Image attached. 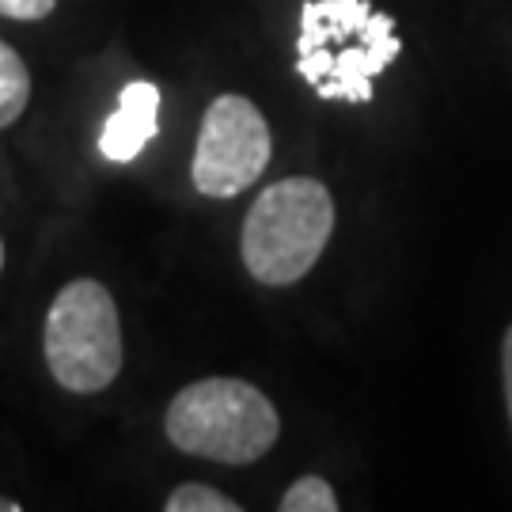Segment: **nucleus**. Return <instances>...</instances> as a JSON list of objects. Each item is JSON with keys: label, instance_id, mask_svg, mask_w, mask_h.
Masks as SVG:
<instances>
[{"label": "nucleus", "instance_id": "nucleus-1", "mask_svg": "<svg viewBox=\"0 0 512 512\" xmlns=\"http://www.w3.org/2000/svg\"><path fill=\"white\" fill-rule=\"evenodd\" d=\"M395 19L368 0H308L300 8L296 73L323 99L372 103V80L399 57Z\"/></svg>", "mask_w": 512, "mask_h": 512}, {"label": "nucleus", "instance_id": "nucleus-2", "mask_svg": "<svg viewBox=\"0 0 512 512\" xmlns=\"http://www.w3.org/2000/svg\"><path fill=\"white\" fill-rule=\"evenodd\" d=\"M167 440L186 452L213 463H255L274 448L281 433L274 403L232 376H209L183 387L167 406Z\"/></svg>", "mask_w": 512, "mask_h": 512}, {"label": "nucleus", "instance_id": "nucleus-3", "mask_svg": "<svg viewBox=\"0 0 512 512\" xmlns=\"http://www.w3.org/2000/svg\"><path fill=\"white\" fill-rule=\"evenodd\" d=\"M334 232V198L319 179L293 175L262 190L243 224V266L258 285H296Z\"/></svg>", "mask_w": 512, "mask_h": 512}, {"label": "nucleus", "instance_id": "nucleus-4", "mask_svg": "<svg viewBox=\"0 0 512 512\" xmlns=\"http://www.w3.org/2000/svg\"><path fill=\"white\" fill-rule=\"evenodd\" d=\"M46 365L65 391L99 395L122 372V323L114 296L80 277L69 281L46 315Z\"/></svg>", "mask_w": 512, "mask_h": 512}, {"label": "nucleus", "instance_id": "nucleus-5", "mask_svg": "<svg viewBox=\"0 0 512 512\" xmlns=\"http://www.w3.org/2000/svg\"><path fill=\"white\" fill-rule=\"evenodd\" d=\"M270 126L247 95H220L209 103L194 148V186L205 198H236L270 164Z\"/></svg>", "mask_w": 512, "mask_h": 512}, {"label": "nucleus", "instance_id": "nucleus-6", "mask_svg": "<svg viewBox=\"0 0 512 512\" xmlns=\"http://www.w3.org/2000/svg\"><path fill=\"white\" fill-rule=\"evenodd\" d=\"M156 122H160V88L148 80H133L118 95V110L103 122L99 152L110 164L137 160L148 141L156 137Z\"/></svg>", "mask_w": 512, "mask_h": 512}, {"label": "nucleus", "instance_id": "nucleus-7", "mask_svg": "<svg viewBox=\"0 0 512 512\" xmlns=\"http://www.w3.org/2000/svg\"><path fill=\"white\" fill-rule=\"evenodd\" d=\"M27 103H31V73L23 57L8 42H0V129L19 122Z\"/></svg>", "mask_w": 512, "mask_h": 512}, {"label": "nucleus", "instance_id": "nucleus-8", "mask_svg": "<svg viewBox=\"0 0 512 512\" xmlns=\"http://www.w3.org/2000/svg\"><path fill=\"white\" fill-rule=\"evenodd\" d=\"M281 512H338V494L327 478L304 475L281 494Z\"/></svg>", "mask_w": 512, "mask_h": 512}, {"label": "nucleus", "instance_id": "nucleus-9", "mask_svg": "<svg viewBox=\"0 0 512 512\" xmlns=\"http://www.w3.org/2000/svg\"><path fill=\"white\" fill-rule=\"evenodd\" d=\"M167 512H239L232 497H224L220 490L205 486V482H186L175 494L167 497Z\"/></svg>", "mask_w": 512, "mask_h": 512}, {"label": "nucleus", "instance_id": "nucleus-10", "mask_svg": "<svg viewBox=\"0 0 512 512\" xmlns=\"http://www.w3.org/2000/svg\"><path fill=\"white\" fill-rule=\"evenodd\" d=\"M57 0H0V16L8 19H46Z\"/></svg>", "mask_w": 512, "mask_h": 512}, {"label": "nucleus", "instance_id": "nucleus-11", "mask_svg": "<svg viewBox=\"0 0 512 512\" xmlns=\"http://www.w3.org/2000/svg\"><path fill=\"white\" fill-rule=\"evenodd\" d=\"M501 372H505V403H509L512 421V327L505 330V346H501Z\"/></svg>", "mask_w": 512, "mask_h": 512}, {"label": "nucleus", "instance_id": "nucleus-12", "mask_svg": "<svg viewBox=\"0 0 512 512\" xmlns=\"http://www.w3.org/2000/svg\"><path fill=\"white\" fill-rule=\"evenodd\" d=\"M0 512H19V501H12V497H0Z\"/></svg>", "mask_w": 512, "mask_h": 512}, {"label": "nucleus", "instance_id": "nucleus-13", "mask_svg": "<svg viewBox=\"0 0 512 512\" xmlns=\"http://www.w3.org/2000/svg\"><path fill=\"white\" fill-rule=\"evenodd\" d=\"M0 270H4V243H0Z\"/></svg>", "mask_w": 512, "mask_h": 512}]
</instances>
